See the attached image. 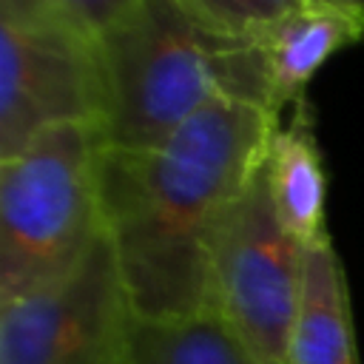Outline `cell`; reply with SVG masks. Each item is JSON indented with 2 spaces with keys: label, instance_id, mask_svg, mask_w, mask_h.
Returning <instances> with one entry per match:
<instances>
[{
  "label": "cell",
  "instance_id": "obj_9",
  "mask_svg": "<svg viewBox=\"0 0 364 364\" xmlns=\"http://www.w3.org/2000/svg\"><path fill=\"white\" fill-rule=\"evenodd\" d=\"M287 364H358L350 287L330 236L304 250V284Z\"/></svg>",
  "mask_w": 364,
  "mask_h": 364
},
{
  "label": "cell",
  "instance_id": "obj_10",
  "mask_svg": "<svg viewBox=\"0 0 364 364\" xmlns=\"http://www.w3.org/2000/svg\"><path fill=\"white\" fill-rule=\"evenodd\" d=\"M134 364H267L213 310L188 318H136Z\"/></svg>",
  "mask_w": 364,
  "mask_h": 364
},
{
  "label": "cell",
  "instance_id": "obj_1",
  "mask_svg": "<svg viewBox=\"0 0 364 364\" xmlns=\"http://www.w3.org/2000/svg\"><path fill=\"white\" fill-rule=\"evenodd\" d=\"M279 119L216 100L168 142L102 154V213L136 318L210 310V250L222 219L256 176Z\"/></svg>",
  "mask_w": 364,
  "mask_h": 364
},
{
  "label": "cell",
  "instance_id": "obj_3",
  "mask_svg": "<svg viewBox=\"0 0 364 364\" xmlns=\"http://www.w3.org/2000/svg\"><path fill=\"white\" fill-rule=\"evenodd\" d=\"M100 125H63L0 159V301L51 284L105 239Z\"/></svg>",
  "mask_w": 364,
  "mask_h": 364
},
{
  "label": "cell",
  "instance_id": "obj_4",
  "mask_svg": "<svg viewBox=\"0 0 364 364\" xmlns=\"http://www.w3.org/2000/svg\"><path fill=\"white\" fill-rule=\"evenodd\" d=\"M97 37L40 0H0V159L63 125H102Z\"/></svg>",
  "mask_w": 364,
  "mask_h": 364
},
{
  "label": "cell",
  "instance_id": "obj_2",
  "mask_svg": "<svg viewBox=\"0 0 364 364\" xmlns=\"http://www.w3.org/2000/svg\"><path fill=\"white\" fill-rule=\"evenodd\" d=\"M97 46L105 88L100 128L108 148H156L216 100L267 111L256 40L216 37L173 0H142Z\"/></svg>",
  "mask_w": 364,
  "mask_h": 364
},
{
  "label": "cell",
  "instance_id": "obj_13",
  "mask_svg": "<svg viewBox=\"0 0 364 364\" xmlns=\"http://www.w3.org/2000/svg\"><path fill=\"white\" fill-rule=\"evenodd\" d=\"M344 3H353V6H361L364 9V0H344Z\"/></svg>",
  "mask_w": 364,
  "mask_h": 364
},
{
  "label": "cell",
  "instance_id": "obj_7",
  "mask_svg": "<svg viewBox=\"0 0 364 364\" xmlns=\"http://www.w3.org/2000/svg\"><path fill=\"white\" fill-rule=\"evenodd\" d=\"M267 111L282 119L296 102L307 100V85L338 51L364 43V9L344 0H301L264 31L253 34Z\"/></svg>",
  "mask_w": 364,
  "mask_h": 364
},
{
  "label": "cell",
  "instance_id": "obj_6",
  "mask_svg": "<svg viewBox=\"0 0 364 364\" xmlns=\"http://www.w3.org/2000/svg\"><path fill=\"white\" fill-rule=\"evenodd\" d=\"M0 364H134V307L108 236L68 276L0 301Z\"/></svg>",
  "mask_w": 364,
  "mask_h": 364
},
{
  "label": "cell",
  "instance_id": "obj_8",
  "mask_svg": "<svg viewBox=\"0 0 364 364\" xmlns=\"http://www.w3.org/2000/svg\"><path fill=\"white\" fill-rule=\"evenodd\" d=\"M264 179L279 225L304 247L327 233V171L316 136V114L301 100L282 117L264 148Z\"/></svg>",
  "mask_w": 364,
  "mask_h": 364
},
{
  "label": "cell",
  "instance_id": "obj_5",
  "mask_svg": "<svg viewBox=\"0 0 364 364\" xmlns=\"http://www.w3.org/2000/svg\"><path fill=\"white\" fill-rule=\"evenodd\" d=\"M304 250L273 213L262 159L219 225L210 250V310L267 364H287Z\"/></svg>",
  "mask_w": 364,
  "mask_h": 364
},
{
  "label": "cell",
  "instance_id": "obj_12",
  "mask_svg": "<svg viewBox=\"0 0 364 364\" xmlns=\"http://www.w3.org/2000/svg\"><path fill=\"white\" fill-rule=\"evenodd\" d=\"M82 31L100 37L105 28H111L117 20H122L134 6L142 0H40Z\"/></svg>",
  "mask_w": 364,
  "mask_h": 364
},
{
  "label": "cell",
  "instance_id": "obj_11",
  "mask_svg": "<svg viewBox=\"0 0 364 364\" xmlns=\"http://www.w3.org/2000/svg\"><path fill=\"white\" fill-rule=\"evenodd\" d=\"M199 28L242 40L264 31L279 17L293 11L301 0H173Z\"/></svg>",
  "mask_w": 364,
  "mask_h": 364
}]
</instances>
